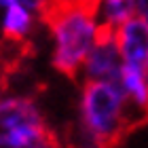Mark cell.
Listing matches in <instances>:
<instances>
[{"mask_svg": "<svg viewBox=\"0 0 148 148\" xmlns=\"http://www.w3.org/2000/svg\"><path fill=\"white\" fill-rule=\"evenodd\" d=\"M51 36V64L66 76H78L83 62L104 34L93 0H51L42 13Z\"/></svg>", "mask_w": 148, "mask_h": 148, "instance_id": "cell-1", "label": "cell"}, {"mask_svg": "<svg viewBox=\"0 0 148 148\" xmlns=\"http://www.w3.org/2000/svg\"><path fill=\"white\" fill-rule=\"evenodd\" d=\"M131 108L116 83L85 80L76 104L74 148H110L123 136Z\"/></svg>", "mask_w": 148, "mask_h": 148, "instance_id": "cell-2", "label": "cell"}, {"mask_svg": "<svg viewBox=\"0 0 148 148\" xmlns=\"http://www.w3.org/2000/svg\"><path fill=\"white\" fill-rule=\"evenodd\" d=\"M49 131L45 112L32 95H0V148H32Z\"/></svg>", "mask_w": 148, "mask_h": 148, "instance_id": "cell-3", "label": "cell"}, {"mask_svg": "<svg viewBox=\"0 0 148 148\" xmlns=\"http://www.w3.org/2000/svg\"><path fill=\"white\" fill-rule=\"evenodd\" d=\"M121 68H123V59H121V53H119L116 38H114L112 32H104L97 38V42L91 47V51L87 53L78 76L83 80L116 83Z\"/></svg>", "mask_w": 148, "mask_h": 148, "instance_id": "cell-4", "label": "cell"}, {"mask_svg": "<svg viewBox=\"0 0 148 148\" xmlns=\"http://www.w3.org/2000/svg\"><path fill=\"white\" fill-rule=\"evenodd\" d=\"M119 45L123 66L148 72V21L144 17H131L119 30L112 32Z\"/></svg>", "mask_w": 148, "mask_h": 148, "instance_id": "cell-5", "label": "cell"}, {"mask_svg": "<svg viewBox=\"0 0 148 148\" xmlns=\"http://www.w3.org/2000/svg\"><path fill=\"white\" fill-rule=\"evenodd\" d=\"M38 15L19 0H0V34L11 42H23L36 30Z\"/></svg>", "mask_w": 148, "mask_h": 148, "instance_id": "cell-6", "label": "cell"}, {"mask_svg": "<svg viewBox=\"0 0 148 148\" xmlns=\"http://www.w3.org/2000/svg\"><path fill=\"white\" fill-rule=\"evenodd\" d=\"M116 85L129 104L131 112L148 114V72L131 66H123Z\"/></svg>", "mask_w": 148, "mask_h": 148, "instance_id": "cell-7", "label": "cell"}, {"mask_svg": "<svg viewBox=\"0 0 148 148\" xmlns=\"http://www.w3.org/2000/svg\"><path fill=\"white\" fill-rule=\"evenodd\" d=\"M93 11L104 32L119 30L125 21L138 15L136 0H93Z\"/></svg>", "mask_w": 148, "mask_h": 148, "instance_id": "cell-8", "label": "cell"}, {"mask_svg": "<svg viewBox=\"0 0 148 148\" xmlns=\"http://www.w3.org/2000/svg\"><path fill=\"white\" fill-rule=\"evenodd\" d=\"M19 2H23L32 13H36L38 17H42V13L47 11V6H49L51 0H19Z\"/></svg>", "mask_w": 148, "mask_h": 148, "instance_id": "cell-9", "label": "cell"}, {"mask_svg": "<svg viewBox=\"0 0 148 148\" xmlns=\"http://www.w3.org/2000/svg\"><path fill=\"white\" fill-rule=\"evenodd\" d=\"M32 148H64V146L59 144V140H57L55 136H53V131H49L45 138H40Z\"/></svg>", "mask_w": 148, "mask_h": 148, "instance_id": "cell-10", "label": "cell"}, {"mask_svg": "<svg viewBox=\"0 0 148 148\" xmlns=\"http://www.w3.org/2000/svg\"><path fill=\"white\" fill-rule=\"evenodd\" d=\"M136 11L140 17H144L148 21V0H136Z\"/></svg>", "mask_w": 148, "mask_h": 148, "instance_id": "cell-11", "label": "cell"}]
</instances>
